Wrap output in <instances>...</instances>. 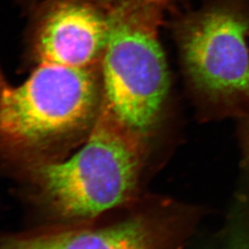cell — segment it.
I'll use <instances>...</instances> for the list:
<instances>
[{
    "label": "cell",
    "instance_id": "cell-5",
    "mask_svg": "<svg viewBox=\"0 0 249 249\" xmlns=\"http://www.w3.org/2000/svg\"><path fill=\"white\" fill-rule=\"evenodd\" d=\"M111 7L99 0H43L34 6L27 29L26 55L42 64L100 67L107 47Z\"/></svg>",
    "mask_w": 249,
    "mask_h": 249
},
{
    "label": "cell",
    "instance_id": "cell-7",
    "mask_svg": "<svg viewBox=\"0 0 249 249\" xmlns=\"http://www.w3.org/2000/svg\"><path fill=\"white\" fill-rule=\"evenodd\" d=\"M224 249H249V236L246 233L237 234Z\"/></svg>",
    "mask_w": 249,
    "mask_h": 249
},
{
    "label": "cell",
    "instance_id": "cell-8",
    "mask_svg": "<svg viewBox=\"0 0 249 249\" xmlns=\"http://www.w3.org/2000/svg\"><path fill=\"white\" fill-rule=\"evenodd\" d=\"M241 121H242V135H243L247 156L249 161V116L242 118Z\"/></svg>",
    "mask_w": 249,
    "mask_h": 249
},
{
    "label": "cell",
    "instance_id": "cell-4",
    "mask_svg": "<svg viewBox=\"0 0 249 249\" xmlns=\"http://www.w3.org/2000/svg\"><path fill=\"white\" fill-rule=\"evenodd\" d=\"M145 142L102 108L80 150L68 160H34L31 181L58 217L91 220L133 196Z\"/></svg>",
    "mask_w": 249,
    "mask_h": 249
},
{
    "label": "cell",
    "instance_id": "cell-9",
    "mask_svg": "<svg viewBox=\"0 0 249 249\" xmlns=\"http://www.w3.org/2000/svg\"><path fill=\"white\" fill-rule=\"evenodd\" d=\"M19 1H20L24 6H26L28 9H31L34 6H36L37 3H39V2H41V1H43V0H19ZM99 1L104 2V3L108 4V5H114V4L118 3V2H121V1H123V0H99Z\"/></svg>",
    "mask_w": 249,
    "mask_h": 249
},
{
    "label": "cell",
    "instance_id": "cell-6",
    "mask_svg": "<svg viewBox=\"0 0 249 249\" xmlns=\"http://www.w3.org/2000/svg\"><path fill=\"white\" fill-rule=\"evenodd\" d=\"M160 226L139 215L108 226L0 237V249H158Z\"/></svg>",
    "mask_w": 249,
    "mask_h": 249
},
{
    "label": "cell",
    "instance_id": "cell-2",
    "mask_svg": "<svg viewBox=\"0 0 249 249\" xmlns=\"http://www.w3.org/2000/svg\"><path fill=\"white\" fill-rule=\"evenodd\" d=\"M175 0H124L111 7L100 73L103 109L149 139L166 116L173 83L160 45L164 12Z\"/></svg>",
    "mask_w": 249,
    "mask_h": 249
},
{
    "label": "cell",
    "instance_id": "cell-3",
    "mask_svg": "<svg viewBox=\"0 0 249 249\" xmlns=\"http://www.w3.org/2000/svg\"><path fill=\"white\" fill-rule=\"evenodd\" d=\"M102 108L100 67L42 64L18 85L0 72V148L44 160L84 142Z\"/></svg>",
    "mask_w": 249,
    "mask_h": 249
},
{
    "label": "cell",
    "instance_id": "cell-1",
    "mask_svg": "<svg viewBox=\"0 0 249 249\" xmlns=\"http://www.w3.org/2000/svg\"><path fill=\"white\" fill-rule=\"evenodd\" d=\"M171 5L168 26L187 95L206 117L249 116V0Z\"/></svg>",
    "mask_w": 249,
    "mask_h": 249
}]
</instances>
